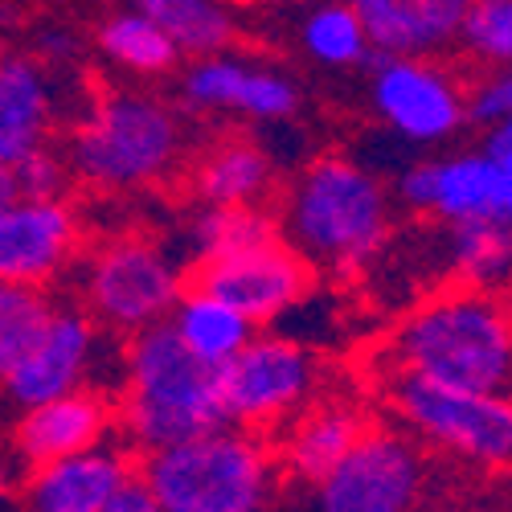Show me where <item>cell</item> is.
<instances>
[{
	"label": "cell",
	"instance_id": "obj_1",
	"mask_svg": "<svg viewBox=\"0 0 512 512\" xmlns=\"http://www.w3.org/2000/svg\"><path fill=\"white\" fill-rule=\"evenodd\" d=\"M390 365L455 390L512 394V312L467 283L439 291L398 324Z\"/></svg>",
	"mask_w": 512,
	"mask_h": 512
},
{
	"label": "cell",
	"instance_id": "obj_2",
	"mask_svg": "<svg viewBox=\"0 0 512 512\" xmlns=\"http://www.w3.org/2000/svg\"><path fill=\"white\" fill-rule=\"evenodd\" d=\"M390 226V189L365 164L349 156H316L295 177L279 230L312 267L353 279L386 250Z\"/></svg>",
	"mask_w": 512,
	"mask_h": 512
},
{
	"label": "cell",
	"instance_id": "obj_3",
	"mask_svg": "<svg viewBox=\"0 0 512 512\" xmlns=\"http://www.w3.org/2000/svg\"><path fill=\"white\" fill-rule=\"evenodd\" d=\"M115 422L136 451H156L193 439L226 422L222 377L197 361L168 324H152L127 336L123 349V394Z\"/></svg>",
	"mask_w": 512,
	"mask_h": 512
},
{
	"label": "cell",
	"instance_id": "obj_4",
	"mask_svg": "<svg viewBox=\"0 0 512 512\" xmlns=\"http://www.w3.org/2000/svg\"><path fill=\"white\" fill-rule=\"evenodd\" d=\"M185 160V119L160 95L103 91L82 111L66 144L70 177L103 193H127L168 181Z\"/></svg>",
	"mask_w": 512,
	"mask_h": 512
},
{
	"label": "cell",
	"instance_id": "obj_5",
	"mask_svg": "<svg viewBox=\"0 0 512 512\" xmlns=\"http://www.w3.org/2000/svg\"><path fill=\"white\" fill-rule=\"evenodd\" d=\"M279 459L259 431L222 422L144 455L140 480L164 512H267Z\"/></svg>",
	"mask_w": 512,
	"mask_h": 512
},
{
	"label": "cell",
	"instance_id": "obj_6",
	"mask_svg": "<svg viewBox=\"0 0 512 512\" xmlns=\"http://www.w3.org/2000/svg\"><path fill=\"white\" fill-rule=\"evenodd\" d=\"M386 394L406 435L426 451L476 472L512 467V394L455 390L398 369H390Z\"/></svg>",
	"mask_w": 512,
	"mask_h": 512
},
{
	"label": "cell",
	"instance_id": "obj_7",
	"mask_svg": "<svg viewBox=\"0 0 512 512\" xmlns=\"http://www.w3.org/2000/svg\"><path fill=\"white\" fill-rule=\"evenodd\" d=\"M181 291H185L181 263L144 234L107 238L82 263V300H87V312L103 328L123 336L164 324Z\"/></svg>",
	"mask_w": 512,
	"mask_h": 512
},
{
	"label": "cell",
	"instance_id": "obj_8",
	"mask_svg": "<svg viewBox=\"0 0 512 512\" xmlns=\"http://www.w3.org/2000/svg\"><path fill=\"white\" fill-rule=\"evenodd\" d=\"M426 484L431 472L422 443L390 426H369L353 451L312 484V512H414Z\"/></svg>",
	"mask_w": 512,
	"mask_h": 512
},
{
	"label": "cell",
	"instance_id": "obj_9",
	"mask_svg": "<svg viewBox=\"0 0 512 512\" xmlns=\"http://www.w3.org/2000/svg\"><path fill=\"white\" fill-rule=\"evenodd\" d=\"M218 377L226 422L246 426V431H271L316 398L320 361L312 357V349L295 345L287 336L254 332L218 369Z\"/></svg>",
	"mask_w": 512,
	"mask_h": 512
},
{
	"label": "cell",
	"instance_id": "obj_10",
	"mask_svg": "<svg viewBox=\"0 0 512 512\" xmlns=\"http://www.w3.org/2000/svg\"><path fill=\"white\" fill-rule=\"evenodd\" d=\"M369 107L406 144H443L467 127V82L435 58L373 54Z\"/></svg>",
	"mask_w": 512,
	"mask_h": 512
},
{
	"label": "cell",
	"instance_id": "obj_11",
	"mask_svg": "<svg viewBox=\"0 0 512 512\" xmlns=\"http://www.w3.org/2000/svg\"><path fill=\"white\" fill-rule=\"evenodd\" d=\"M181 103L193 115H242L250 123H283L300 111V82L287 70L222 50L189 58L181 70Z\"/></svg>",
	"mask_w": 512,
	"mask_h": 512
},
{
	"label": "cell",
	"instance_id": "obj_12",
	"mask_svg": "<svg viewBox=\"0 0 512 512\" xmlns=\"http://www.w3.org/2000/svg\"><path fill=\"white\" fill-rule=\"evenodd\" d=\"M398 201L439 222L508 218L512 222V177L480 148L439 160H418L398 173Z\"/></svg>",
	"mask_w": 512,
	"mask_h": 512
},
{
	"label": "cell",
	"instance_id": "obj_13",
	"mask_svg": "<svg viewBox=\"0 0 512 512\" xmlns=\"http://www.w3.org/2000/svg\"><path fill=\"white\" fill-rule=\"evenodd\" d=\"M193 283L234 304L254 328L279 320L308 295L312 263L287 238L250 246L226 259H209L193 267Z\"/></svg>",
	"mask_w": 512,
	"mask_h": 512
},
{
	"label": "cell",
	"instance_id": "obj_14",
	"mask_svg": "<svg viewBox=\"0 0 512 512\" xmlns=\"http://www.w3.org/2000/svg\"><path fill=\"white\" fill-rule=\"evenodd\" d=\"M82 246L78 209L66 197H13L0 205V283L41 287L70 271Z\"/></svg>",
	"mask_w": 512,
	"mask_h": 512
},
{
	"label": "cell",
	"instance_id": "obj_15",
	"mask_svg": "<svg viewBox=\"0 0 512 512\" xmlns=\"http://www.w3.org/2000/svg\"><path fill=\"white\" fill-rule=\"evenodd\" d=\"M99 365V320L87 308L54 304L33 345L21 353V361L0 381L13 406H37L62 398L70 390L91 386Z\"/></svg>",
	"mask_w": 512,
	"mask_h": 512
},
{
	"label": "cell",
	"instance_id": "obj_16",
	"mask_svg": "<svg viewBox=\"0 0 512 512\" xmlns=\"http://www.w3.org/2000/svg\"><path fill=\"white\" fill-rule=\"evenodd\" d=\"M127 476H136L132 455L103 439L87 451L33 463L21 492V508L25 512H99Z\"/></svg>",
	"mask_w": 512,
	"mask_h": 512
},
{
	"label": "cell",
	"instance_id": "obj_17",
	"mask_svg": "<svg viewBox=\"0 0 512 512\" xmlns=\"http://www.w3.org/2000/svg\"><path fill=\"white\" fill-rule=\"evenodd\" d=\"M111 426H115L111 398L82 386L62 398L25 406L13 426V447H17V459L33 467V463H50L103 443Z\"/></svg>",
	"mask_w": 512,
	"mask_h": 512
},
{
	"label": "cell",
	"instance_id": "obj_18",
	"mask_svg": "<svg viewBox=\"0 0 512 512\" xmlns=\"http://www.w3.org/2000/svg\"><path fill=\"white\" fill-rule=\"evenodd\" d=\"M357 9L373 54L435 58L459 41L472 0H349Z\"/></svg>",
	"mask_w": 512,
	"mask_h": 512
},
{
	"label": "cell",
	"instance_id": "obj_19",
	"mask_svg": "<svg viewBox=\"0 0 512 512\" xmlns=\"http://www.w3.org/2000/svg\"><path fill=\"white\" fill-rule=\"evenodd\" d=\"M369 426V414L349 398L308 402L287 418V431L279 439V467L291 480L316 484L328 467H336L353 451V443Z\"/></svg>",
	"mask_w": 512,
	"mask_h": 512
},
{
	"label": "cell",
	"instance_id": "obj_20",
	"mask_svg": "<svg viewBox=\"0 0 512 512\" xmlns=\"http://www.w3.org/2000/svg\"><path fill=\"white\" fill-rule=\"evenodd\" d=\"M50 70L25 54H0V160L17 164L54 132Z\"/></svg>",
	"mask_w": 512,
	"mask_h": 512
},
{
	"label": "cell",
	"instance_id": "obj_21",
	"mask_svg": "<svg viewBox=\"0 0 512 512\" xmlns=\"http://www.w3.org/2000/svg\"><path fill=\"white\" fill-rule=\"evenodd\" d=\"M275 185V164L250 136H226L201 148L189 168V193L201 205H263Z\"/></svg>",
	"mask_w": 512,
	"mask_h": 512
},
{
	"label": "cell",
	"instance_id": "obj_22",
	"mask_svg": "<svg viewBox=\"0 0 512 512\" xmlns=\"http://www.w3.org/2000/svg\"><path fill=\"white\" fill-rule=\"evenodd\" d=\"M164 324L177 332V340L197 361H205L213 369H222L254 336V324L234 304L218 300V295L197 287V283L177 295V304H173V312H168Z\"/></svg>",
	"mask_w": 512,
	"mask_h": 512
},
{
	"label": "cell",
	"instance_id": "obj_23",
	"mask_svg": "<svg viewBox=\"0 0 512 512\" xmlns=\"http://www.w3.org/2000/svg\"><path fill=\"white\" fill-rule=\"evenodd\" d=\"M295 41H300V54L324 70H353L373 62L369 33L349 0H304L295 17Z\"/></svg>",
	"mask_w": 512,
	"mask_h": 512
},
{
	"label": "cell",
	"instance_id": "obj_24",
	"mask_svg": "<svg viewBox=\"0 0 512 512\" xmlns=\"http://www.w3.org/2000/svg\"><path fill=\"white\" fill-rule=\"evenodd\" d=\"M95 46L111 66H119L132 78L173 74L181 62V50L173 46V37H168L152 17H144L136 5L111 9L95 29Z\"/></svg>",
	"mask_w": 512,
	"mask_h": 512
},
{
	"label": "cell",
	"instance_id": "obj_25",
	"mask_svg": "<svg viewBox=\"0 0 512 512\" xmlns=\"http://www.w3.org/2000/svg\"><path fill=\"white\" fill-rule=\"evenodd\" d=\"M132 5L173 37L181 58L222 54L238 41V17L230 0H132Z\"/></svg>",
	"mask_w": 512,
	"mask_h": 512
},
{
	"label": "cell",
	"instance_id": "obj_26",
	"mask_svg": "<svg viewBox=\"0 0 512 512\" xmlns=\"http://www.w3.org/2000/svg\"><path fill=\"white\" fill-rule=\"evenodd\" d=\"M447 263L459 283L496 291L512 283V222L508 218H467L447 226Z\"/></svg>",
	"mask_w": 512,
	"mask_h": 512
},
{
	"label": "cell",
	"instance_id": "obj_27",
	"mask_svg": "<svg viewBox=\"0 0 512 512\" xmlns=\"http://www.w3.org/2000/svg\"><path fill=\"white\" fill-rule=\"evenodd\" d=\"M275 238H283V230L263 205H201L189 226V259L197 267Z\"/></svg>",
	"mask_w": 512,
	"mask_h": 512
},
{
	"label": "cell",
	"instance_id": "obj_28",
	"mask_svg": "<svg viewBox=\"0 0 512 512\" xmlns=\"http://www.w3.org/2000/svg\"><path fill=\"white\" fill-rule=\"evenodd\" d=\"M54 300L41 287H17L0 283V381L21 361V353L33 345V336L46 324Z\"/></svg>",
	"mask_w": 512,
	"mask_h": 512
},
{
	"label": "cell",
	"instance_id": "obj_29",
	"mask_svg": "<svg viewBox=\"0 0 512 512\" xmlns=\"http://www.w3.org/2000/svg\"><path fill=\"white\" fill-rule=\"evenodd\" d=\"M455 46L480 66H512V0H472Z\"/></svg>",
	"mask_w": 512,
	"mask_h": 512
},
{
	"label": "cell",
	"instance_id": "obj_30",
	"mask_svg": "<svg viewBox=\"0 0 512 512\" xmlns=\"http://www.w3.org/2000/svg\"><path fill=\"white\" fill-rule=\"evenodd\" d=\"M512 119V66H484L467 82V123L496 127Z\"/></svg>",
	"mask_w": 512,
	"mask_h": 512
},
{
	"label": "cell",
	"instance_id": "obj_31",
	"mask_svg": "<svg viewBox=\"0 0 512 512\" xmlns=\"http://www.w3.org/2000/svg\"><path fill=\"white\" fill-rule=\"evenodd\" d=\"M13 177H17L21 197H62L66 181H70V164H66L62 152L41 144V148H33L29 156H21L13 164Z\"/></svg>",
	"mask_w": 512,
	"mask_h": 512
},
{
	"label": "cell",
	"instance_id": "obj_32",
	"mask_svg": "<svg viewBox=\"0 0 512 512\" xmlns=\"http://www.w3.org/2000/svg\"><path fill=\"white\" fill-rule=\"evenodd\" d=\"M99 512H164L160 508V500L152 496V488L140 480V472L136 476H127L115 492H111V500L99 508Z\"/></svg>",
	"mask_w": 512,
	"mask_h": 512
},
{
	"label": "cell",
	"instance_id": "obj_33",
	"mask_svg": "<svg viewBox=\"0 0 512 512\" xmlns=\"http://www.w3.org/2000/svg\"><path fill=\"white\" fill-rule=\"evenodd\" d=\"M484 152L504 168V173L512 177V119L488 127V136H484Z\"/></svg>",
	"mask_w": 512,
	"mask_h": 512
},
{
	"label": "cell",
	"instance_id": "obj_34",
	"mask_svg": "<svg viewBox=\"0 0 512 512\" xmlns=\"http://www.w3.org/2000/svg\"><path fill=\"white\" fill-rule=\"evenodd\" d=\"M41 50H46V58H74L78 41L70 33H46V37H41Z\"/></svg>",
	"mask_w": 512,
	"mask_h": 512
},
{
	"label": "cell",
	"instance_id": "obj_35",
	"mask_svg": "<svg viewBox=\"0 0 512 512\" xmlns=\"http://www.w3.org/2000/svg\"><path fill=\"white\" fill-rule=\"evenodd\" d=\"M17 197V177H13V164L0 160V205Z\"/></svg>",
	"mask_w": 512,
	"mask_h": 512
},
{
	"label": "cell",
	"instance_id": "obj_36",
	"mask_svg": "<svg viewBox=\"0 0 512 512\" xmlns=\"http://www.w3.org/2000/svg\"><path fill=\"white\" fill-rule=\"evenodd\" d=\"M238 5H263V9H275V5H304V0H238Z\"/></svg>",
	"mask_w": 512,
	"mask_h": 512
},
{
	"label": "cell",
	"instance_id": "obj_37",
	"mask_svg": "<svg viewBox=\"0 0 512 512\" xmlns=\"http://www.w3.org/2000/svg\"><path fill=\"white\" fill-rule=\"evenodd\" d=\"M5 488H9V467L0 463V492H5Z\"/></svg>",
	"mask_w": 512,
	"mask_h": 512
},
{
	"label": "cell",
	"instance_id": "obj_38",
	"mask_svg": "<svg viewBox=\"0 0 512 512\" xmlns=\"http://www.w3.org/2000/svg\"><path fill=\"white\" fill-rule=\"evenodd\" d=\"M414 512H447V508H414Z\"/></svg>",
	"mask_w": 512,
	"mask_h": 512
},
{
	"label": "cell",
	"instance_id": "obj_39",
	"mask_svg": "<svg viewBox=\"0 0 512 512\" xmlns=\"http://www.w3.org/2000/svg\"><path fill=\"white\" fill-rule=\"evenodd\" d=\"M123 5H132V0H123Z\"/></svg>",
	"mask_w": 512,
	"mask_h": 512
}]
</instances>
